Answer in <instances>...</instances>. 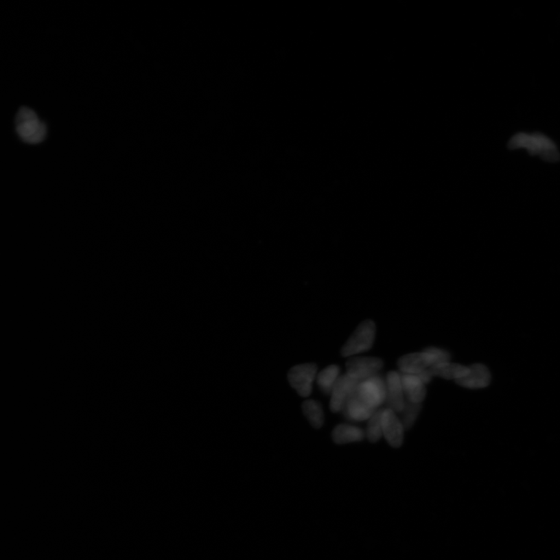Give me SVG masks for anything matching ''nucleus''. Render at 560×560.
<instances>
[{
    "label": "nucleus",
    "instance_id": "1",
    "mask_svg": "<svg viewBox=\"0 0 560 560\" xmlns=\"http://www.w3.org/2000/svg\"><path fill=\"white\" fill-rule=\"evenodd\" d=\"M512 150L523 148L533 156H539L546 161H557L560 154L555 143L550 138L539 132L516 134L509 142Z\"/></svg>",
    "mask_w": 560,
    "mask_h": 560
},
{
    "label": "nucleus",
    "instance_id": "2",
    "mask_svg": "<svg viewBox=\"0 0 560 560\" xmlns=\"http://www.w3.org/2000/svg\"><path fill=\"white\" fill-rule=\"evenodd\" d=\"M16 132L23 142L31 144L42 143L47 134V127L31 108L22 107L15 120Z\"/></svg>",
    "mask_w": 560,
    "mask_h": 560
},
{
    "label": "nucleus",
    "instance_id": "3",
    "mask_svg": "<svg viewBox=\"0 0 560 560\" xmlns=\"http://www.w3.org/2000/svg\"><path fill=\"white\" fill-rule=\"evenodd\" d=\"M376 326L371 320H366L355 329L348 341L342 348V355L344 358L353 357L362 353L369 351L375 342Z\"/></svg>",
    "mask_w": 560,
    "mask_h": 560
},
{
    "label": "nucleus",
    "instance_id": "4",
    "mask_svg": "<svg viewBox=\"0 0 560 560\" xmlns=\"http://www.w3.org/2000/svg\"><path fill=\"white\" fill-rule=\"evenodd\" d=\"M355 392L367 405L377 410L386 401V382L378 373L360 382Z\"/></svg>",
    "mask_w": 560,
    "mask_h": 560
},
{
    "label": "nucleus",
    "instance_id": "5",
    "mask_svg": "<svg viewBox=\"0 0 560 560\" xmlns=\"http://www.w3.org/2000/svg\"><path fill=\"white\" fill-rule=\"evenodd\" d=\"M318 366L314 364L296 365L290 370L288 381L292 388L303 398L310 396L312 384L317 377Z\"/></svg>",
    "mask_w": 560,
    "mask_h": 560
},
{
    "label": "nucleus",
    "instance_id": "6",
    "mask_svg": "<svg viewBox=\"0 0 560 560\" xmlns=\"http://www.w3.org/2000/svg\"><path fill=\"white\" fill-rule=\"evenodd\" d=\"M384 366L380 358L358 357L349 359L347 363V373L359 382L378 375Z\"/></svg>",
    "mask_w": 560,
    "mask_h": 560
},
{
    "label": "nucleus",
    "instance_id": "7",
    "mask_svg": "<svg viewBox=\"0 0 560 560\" xmlns=\"http://www.w3.org/2000/svg\"><path fill=\"white\" fill-rule=\"evenodd\" d=\"M360 382L345 373L340 375L330 394V410L332 412H341L347 401L355 392Z\"/></svg>",
    "mask_w": 560,
    "mask_h": 560
},
{
    "label": "nucleus",
    "instance_id": "8",
    "mask_svg": "<svg viewBox=\"0 0 560 560\" xmlns=\"http://www.w3.org/2000/svg\"><path fill=\"white\" fill-rule=\"evenodd\" d=\"M383 436L389 445L393 447H399L404 441V428L395 412L390 408L382 412Z\"/></svg>",
    "mask_w": 560,
    "mask_h": 560
},
{
    "label": "nucleus",
    "instance_id": "9",
    "mask_svg": "<svg viewBox=\"0 0 560 560\" xmlns=\"http://www.w3.org/2000/svg\"><path fill=\"white\" fill-rule=\"evenodd\" d=\"M386 382V404L388 408L400 412L404 410L406 396L402 388L400 373L390 371L385 377Z\"/></svg>",
    "mask_w": 560,
    "mask_h": 560
},
{
    "label": "nucleus",
    "instance_id": "10",
    "mask_svg": "<svg viewBox=\"0 0 560 560\" xmlns=\"http://www.w3.org/2000/svg\"><path fill=\"white\" fill-rule=\"evenodd\" d=\"M434 364V360L428 353H414L404 355L398 361L400 373L407 375H417L430 369Z\"/></svg>",
    "mask_w": 560,
    "mask_h": 560
},
{
    "label": "nucleus",
    "instance_id": "11",
    "mask_svg": "<svg viewBox=\"0 0 560 560\" xmlns=\"http://www.w3.org/2000/svg\"><path fill=\"white\" fill-rule=\"evenodd\" d=\"M376 410L361 399L355 390L344 405L341 412L347 419L360 422L369 420Z\"/></svg>",
    "mask_w": 560,
    "mask_h": 560
},
{
    "label": "nucleus",
    "instance_id": "12",
    "mask_svg": "<svg viewBox=\"0 0 560 560\" xmlns=\"http://www.w3.org/2000/svg\"><path fill=\"white\" fill-rule=\"evenodd\" d=\"M469 367V373L464 377L455 381L463 388L480 389L489 386L491 382V375L487 366L482 364H475Z\"/></svg>",
    "mask_w": 560,
    "mask_h": 560
},
{
    "label": "nucleus",
    "instance_id": "13",
    "mask_svg": "<svg viewBox=\"0 0 560 560\" xmlns=\"http://www.w3.org/2000/svg\"><path fill=\"white\" fill-rule=\"evenodd\" d=\"M406 399L413 404H422L427 395L425 384L415 375L400 373Z\"/></svg>",
    "mask_w": 560,
    "mask_h": 560
},
{
    "label": "nucleus",
    "instance_id": "14",
    "mask_svg": "<svg viewBox=\"0 0 560 560\" xmlns=\"http://www.w3.org/2000/svg\"><path fill=\"white\" fill-rule=\"evenodd\" d=\"M331 435L332 440L337 445H344V443L363 441L365 432L353 425L340 424L336 425Z\"/></svg>",
    "mask_w": 560,
    "mask_h": 560
},
{
    "label": "nucleus",
    "instance_id": "15",
    "mask_svg": "<svg viewBox=\"0 0 560 560\" xmlns=\"http://www.w3.org/2000/svg\"><path fill=\"white\" fill-rule=\"evenodd\" d=\"M429 369L434 377H440L446 380L457 381L469 373V366L451 363V362L432 366Z\"/></svg>",
    "mask_w": 560,
    "mask_h": 560
},
{
    "label": "nucleus",
    "instance_id": "16",
    "mask_svg": "<svg viewBox=\"0 0 560 560\" xmlns=\"http://www.w3.org/2000/svg\"><path fill=\"white\" fill-rule=\"evenodd\" d=\"M340 369L336 365L327 366L326 369L318 373L317 383L322 393L330 395L338 378L340 377Z\"/></svg>",
    "mask_w": 560,
    "mask_h": 560
},
{
    "label": "nucleus",
    "instance_id": "17",
    "mask_svg": "<svg viewBox=\"0 0 560 560\" xmlns=\"http://www.w3.org/2000/svg\"><path fill=\"white\" fill-rule=\"evenodd\" d=\"M302 410L308 421L315 429L323 427L324 423V412L320 402L308 399L303 402Z\"/></svg>",
    "mask_w": 560,
    "mask_h": 560
},
{
    "label": "nucleus",
    "instance_id": "18",
    "mask_svg": "<svg viewBox=\"0 0 560 560\" xmlns=\"http://www.w3.org/2000/svg\"><path fill=\"white\" fill-rule=\"evenodd\" d=\"M421 408L422 404H413V402L406 399L404 410L399 412L400 417H399L404 430H408L412 428V425L417 421L420 411H421Z\"/></svg>",
    "mask_w": 560,
    "mask_h": 560
},
{
    "label": "nucleus",
    "instance_id": "19",
    "mask_svg": "<svg viewBox=\"0 0 560 560\" xmlns=\"http://www.w3.org/2000/svg\"><path fill=\"white\" fill-rule=\"evenodd\" d=\"M382 412L383 410H377L373 412L369 419L366 425V436L371 443H376L382 439Z\"/></svg>",
    "mask_w": 560,
    "mask_h": 560
},
{
    "label": "nucleus",
    "instance_id": "20",
    "mask_svg": "<svg viewBox=\"0 0 560 560\" xmlns=\"http://www.w3.org/2000/svg\"><path fill=\"white\" fill-rule=\"evenodd\" d=\"M423 352L428 353L433 357L434 360V365L447 363L452 359V354L443 349L437 347H428L423 350Z\"/></svg>",
    "mask_w": 560,
    "mask_h": 560
},
{
    "label": "nucleus",
    "instance_id": "21",
    "mask_svg": "<svg viewBox=\"0 0 560 560\" xmlns=\"http://www.w3.org/2000/svg\"><path fill=\"white\" fill-rule=\"evenodd\" d=\"M415 375L418 378H419L420 381H421L425 385L429 384L431 382L432 378H433L434 377L433 375H432V373L429 369L427 370H424L419 373H417V375Z\"/></svg>",
    "mask_w": 560,
    "mask_h": 560
}]
</instances>
